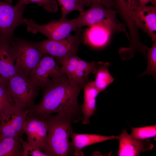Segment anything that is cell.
<instances>
[{"instance_id":"cell-1","label":"cell","mask_w":156,"mask_h":156,"mask_svg":"<svg viewBox=\"0 0 156 156\" xmlns=\"http://www.w3.org/2000/svg\"><path fill=\"white\" fill-rule=\"evenodd\" d=\"M82 88L71 84L64 73L57 81L44 89L39 102L28 111V115L44 118L61 112L71 114L81 120V105L78 98Z\"/></svg>"},{"instance_id":"cell-2","label":"cell","mask_w":156,"mask_h":156,"mask_svg":"<svg viewBox=\"0 0 156 156\" xmlns=\"http://www.w3.org/2000/svg\"><path fill=\"white\" fill-rule=\"evenodd\" d=\"M48 125V133L44 153L47 156H67L73 154V148L69 140L73 131V123L80 120L73 115L59 112L45 118Z\"/></svg>"},{"instance_id":"cell-3","label":"cell","mask_w":156,"mask_h":156,"mask_svg":"<svg viewBox=\"0 0 156 156\" xmlns=\"http://www.w3.org/2000/svg\"><path fill=\"white\" fill-rule=\"evenodd\" d=\"M118 13L116 10L106 8L99 2L94 1L88 10L80 12L75 20L78 29L83 26H101L106 28L112 35L124 32L129 40L125 24L119 22L116 18Z\"/></svg>"},{"instance_id":"cell-4","label":"cell","mask_w":156,"mask_h":156,"mask_svg":"<svg viewBox=\"0 0 156 156\" xmlns=\"http://www.w3.org/2000/svg\"><path fill=\"white\" fill-rule=\"evenodd\" d=\"M10 40L16 57L15 68L18 74L29 77L33 69L44 55L32 42L13 37Z\"/></svg>"},{"instance_id":"cell-5","label":"cell","mask_w":156,"mask_h":156,"mask_svg":"<svg viewBox=\"0 0 156 156\" xmlns=\"http://www.w3.org/2000/svg\"><path fill=\"white\" fill-rule=\"evenodd\" d=\"M60 40L45 39L39 42H32L34 46L44 54L49 55L57 61L76 53L80 44L83 41L84 31L81 28Z\"/></svg>"},{"instance_id":"cell-6","label":"cell","mask_w":156,"mask_h":156,"mask_svg":"<svg viewBox=\"0 0 156 156\" xmlns=\"http://www.w3.org/2000/svg\"><path fill=\"white\" fill-rule=\"evenodd\" d=\"M8 88L15 104L22 111L31 109L40 89L29 77L18 74L9 80Z\"/></svg>"},{"instance_id":"cell-7","label":"cell","mask_w":156,"mask_h":156,"mask_svg":"<svg viewBox=\"0 0 156 156\" xmlns=\"http://www.w3.org/2000/svg\"><path fill=\"white\" fill-rule=\"evenodd\" d=\"M24 25H26L27 31L33 34L39 32L46 36L49 39L60 40L70 35L72 31L78 29L75 19L52 20L43 25L36 23L32 19L24 18Z\"/></svg>"},{"instance_id":"cell-8","label":"cell","mask_w":156,"mask_h":156,"mask_svg":"<svg viewBox=\"0 0 156 156\" xmlns=\"http://www.w3.org/2000/svg\"><path fill=\"white\" fill-rule=\"evenodd\" d=\"M58 62L62 64L61 67L70 83L74 86H80L83 88L90 81L88 75L96 73L95 62L85 61L79 58L76 53Z\"/></svg>"},{"instance_id":"cell-9","label":"cell","mask_w":156,"mask_h":156,"mask_svg":"<svg viewBox=\"0 0 156 156\" xmlns=\"http://www.w3.org/2000/svg\"><path fill=\"white\" fill-rule=\"evenodd\" d=\"M64 73L54 58L45 54L33 69L29 77L40 89H44L57 81Z\"/></svg>"},{"instance_id":"cell-10","label":"cell","mask_w":156,"mask_h":156,"mask_svg":"<svg viewBox=\"0 0 156 156\" xmlns=\"http://www.w3.org/2000/svg\"><path fill=\"white\" fill-rule=\"evenodd\" d=\"M12 0H0V36L10 40L16 28L24 25L23 14L25 8H18Z\"/></svg>"},{"instance_id":"cell-11","label":"cell","mask_w":156,"mask_h":156,"mask_svg":"<svg viewBox=\"0 0 156 156\" xmlns=\"http://www.w3.org/2000/svg\"><path fill=\"white\" fill-rule=\"evenodd\" d=\"M28 142L44 152L48 135V125L45 118L28 116L23 127Z\"/></svg>"},{"instance_id":"cell-12","label":"cell","mask_w":156,"mask_h":156,"mask_svg":"<svg viewBox=\"0 0 156 156\" xmlns=\"http://www.w3.org/2000/svg\"><path fill=\"white\" fill-rule=\"evenodd\" d=\"M131 16L136 26L147 34L152 41H156V6L139 5Z\"/></svg>"},{"instance_id":"cell-13","label":"cell","mask_w":156,"mask_h":156,"mask_svg":"<svg viewBox=\"0 0 156 156\" xmlns=\"http://www.w3.org/2000/svg\"><path fill=\"white\" fill-rule=\"evenodd\" d=\"M119 145V156H138L141 153L150 151L153 147L149 139L144 140L135 138L129 134L126 129H123L118 136Z\"/></svg>"},{"instance_id":"cell-14","label":"cell","mask_w":156,"mask_h":156,"mask_svg":"<svg viewBox=\"0 0 156 156\" xmlns=\"http://www.w3.org/2000/svg\"><path fill=\"white\" fill-rule=\"evenodd\" d=\"M16 57L10 40L0 38V74L9 80L18 73L15 68Z\"/></svg>"},{"instance_id":"cell-15","label":"cell","mask_w":156,"mask_h":156,"mask_svg":"<svg viewBox=\"0 0 156 156\" xmlns=\"http://www.w3.org/2000/svg\"><path fill=\"white\" fill-rule=\"evenodd\" d=\"M27 116L28 112L22 111L17 106L14 114L9 120L0 122V139L22 137L23 124Z\"/></svg>"},{"instance_id":"cell-16","label":"cell","mask_w":156,"mask_h":156,"mask_svg":"<svg viewBox=\"0 0 156 156\" xmlns=\"http://www.w3.org/2000/svg\"><path fill=\"white\" fill-rule=\"evenodd\" d=\"M73 148V154L75 156L84 155L82 149L85 147L107 140L118 139V136H103L90 134H79L73 131L70 136Z\"/></svg>"},{"instance_id":"cell-17","label":"cell","mask_w":156,"mask_h":156,"mask_svg":"<svg viewBox=\"0 0 156 156\" xmlns=\"http://www.w3.org/2000/svg\"><path fill=\"white\" fill-rule=\"evenodd\" d=\"M84 92V101L81 105V121L84 124H88L90 117L94 113L96 98L100 93L96 88L94 81H90L83 88Z\"/></svg>"},{"instance_id":"cell-18","label":"cell","mask_w":156,"mask_h":156,"mask_svg":"<svg viewBox=\"0 0 156 156\" xmlns=\"http://www.w3.org/2000/svg\"><path fill=\"white\" fill-rule=\"evenodd\" d=\"M112 35L105 27L93 26L84 31L83 41L94 46L101 47L106 44Z\"/></svg>"},{"instance_id":"cell-19","label":"cell","mask_w":156,"mask_h":156,"mask_svg":"<svg viewBox=\"0 0 156 156\" xmlns=\"http://www.w3.org/2000/svg\"><path fill=\"white\" fill-rule=\"evenodd\" d=\"M17 105L8 85H0V121H8L14 114Z\"/></svg>"},{"instance_id":"cell-20","label":"cell","mask_w":156,"mask_h":156,"mask_svg":"<svg viewBox=\"0 0 156 156\" xmlns=\"http://www.w3.org/2000/svg\"><path fill=\"white\" fill-rule=\"evenodd\" d=\"M109 65L108 62H99L96 64V77L94 82L100 93L104 90L114 80L108 70Z\"/></svg>"},{"instance_id":"cell-21","label":"cell","mask_w":156,"mask_h":156,"mask_svg":"<svg viewBox=\"0 0 156 156\" xmlns=\"http://www.w3.org/2000/svg\"><path fill=\"white\" fill-rule=\"evenodd\" d=\"M116 8L123 19L128 29H132L135 25L132 19L131 13L134 8L139 5L138 0H114Z\"/></svg>"},{"instance_id":"cell-22","label":"cell","mask_w":156,"mask_h":156,"mask_svg":"<svg viewBox=\"0 0 156 156\" xmlns=\"http://www.w3.org/2000/svg\"><path fill=\"white\" fill-rule=\"evenodd\" d=\"M21 138L13 137L0 139V156H23V149Z\"/></svg>"},{"instance_id":"cell-23","label":"cell","mask_w":156,"mask_h":156,"mask_svg":"<svg viewBox=\"0 0 156 156\" xmlns=\"http://www.w3.org/2000/svg\"><path fill=\"white\" fill-rule=\"evenodd\" d=\"M32 3H37L38 6H42L47 12L51 13L56 12L58 9V5L55 0H18L15 6L18 8L25 7Z\"/></svg>"},{"instance_id":"cell-24","label":"cell","mask_w":156,"mask_h":156,"mask_svg":"<svg viewBox=\"0 0 156 156\" xmlns=\"http://www.w3.org/2000/svg\"><path fill=\"white\" fill-rule=\"evenodd\" d=\"M60 8L62 16L60 19L63 20L66 18L67 15L73 11L80 12L84 10L83 3L81 0H57Z\"/></svg>"},{"instance_id":"cell-25","label":"cell","mask_w":156,"mask_h":156,"mask_svg":"<svg viewBox=\"0 0 156 156\" xmlns=\"http://www.w3.org/2000/svg\"><path fill=\"white\" fill-rule=\"evenodd\" d=\"M152 46L148 48L146 53L148 60V65L146 70L140 75L141 77L146 75H151L154 79L156 76V41L154 42Z\"/></svg>"},{"instance_id":"cell-26","label":"cell","mask_w":156,"mask_h":156,"mask_svg":"<svg viewBox=\"0 0 156 156\" xmlns=\"http://www.w3.org/2000/svg\"><path fill=\"white\" fill-rule=\"evenodd\" d=\"M131 135L138 139L144 140L155 137L156 135V125L131 128Z\"/></svg>"},{"instance_id":"cell-27","label":"cell","mask_w":156,"mask_h":156,"mask_svg":"<svg viewBox=\"0 0 156 156\" xmlns=\"http://www.w3.org/2000/svg\"><path fill=\"white\" fill-rule=\"evenodd\" d=\"M20 140L23 149V156H47L38 148L28 141H24L22 137L20 138Z\"/></svg>"},{"instance_id":"cell-28","label":"cell","mask_w":156,"mask_h":156,"mask_svg":"<svg viewBox=\"0 0 156 156\" xmlns=\"http://www.w3.org/2000/svg\"><path fill=\"white\" fill-rule=\"evenodd\" d=\"M83 5V7L90 6L94 1L99 2L106 8L112 9V7L116 8V5L114 0H81Z\"/></svg>"},{"instance_id":"cell-29","label":"cell","mask_w":156,"mask_h":156,"mask_svg":"<svg viewBox=\"0 0 156 156\" xmlns=\"http://www.w3.org/2000/svg\"><path fill=\"white\" fill-rule=\"evenodd\" d=\"M139 5L145 6L149 1L153 4V6H156V0H138Z\"/></svg>"},{"instance_id":"cell-30","label":"cell","mask_w":156,"mask_h":156,"mask_svg":"<svg viewBox=\"0 0 156 156\" xmlns=\"http://www.w3.org/2000/svg\"><path fill=\"white\" fill-rule=\"evenodd\" d=\"M8 82L9 80L5 78L0 74V85H8Z\"/></svg>"},{"instance_id":"cell-31","label":"cell","mask_w":156,"mask_h":156,"mask_svg":"<svg viewBox=\"0 0 156 156\" xmlns=\"http://www.w3.org/2000/svg\"><path fill=\"white\" fill-rule=\"evenodd\" d=\"M1 37L0 36V38Z\"/></svg>"}]
</instances>
